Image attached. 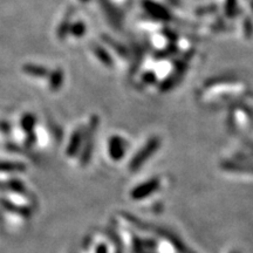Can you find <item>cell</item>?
Returning <instances> with one entry per match:
<instances>
[{
    "instance_id": "6da1fadb",
    "label": "cell",
    "mask_w": 253,
    "mask_h": 253,
    "mask_svg": "<svg viewBox=\"0 0 253 253\" xmlns=\"http://www.w3.org/2000/svg\"><path fill=\"white\" fill-rule=\"evenodd\" d=\"M158 186V182L157 181H149L147 183H144L143 185L138 186L137 189H135L134 191H132V198L135 199H141V198H144L145 196L151 194V192H154L155 190L157 189Z\"/></svg>"
},
{
    "instance_id": "7a4b0ae2",
    "label": "cell",
    "mask_w": 253,
    "mask_h": 253,
    "mask_svg": "<svg viewBox=\"0 0 253 253\" xmlns=\"http://www.w3.org/2000/svg\"><path fill=\"white\" fill-rule=\"evenodd\" d=\"M24 71L27 73V74H31L32 77H37V78H43L46 77L47 71L42 67H37V66L33 65H26L24 67Z\"/></svg>"
},
{
    "instance_id": "3957f363",
    "label": "cell",
    "mask_w": 253,
    "mask_h": 253,
    "mask_svg": "<svg viewBox=\"0 0 253 253\" xmlns=\"http://www.w3.org/2000/svg\"><path fill=\"white\" fill-rule=\"evenodd\" d=\"M156 143H157V142H151V143L148 144V145H147V148H145V149H144L145 151H143V153H141L140 155H138L137 157L135 158L134 164H132V166H134V167H137L138 164H140V163L144 162L145 158H147L148 155L151 154V153H153V151H154L153 149H155V145H156Z\"/></svg>"
}]
</instances>
